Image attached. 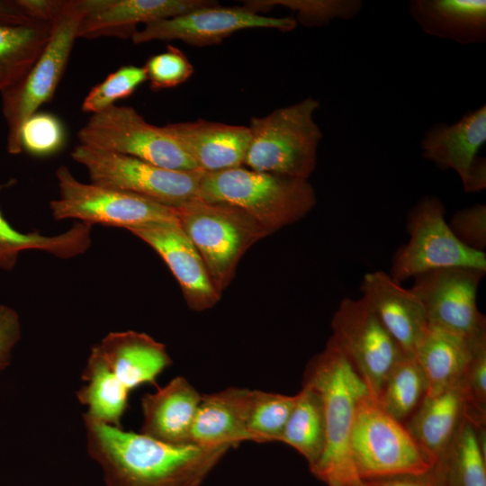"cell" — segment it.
Returning <instances> with one entry per match:
<instances>
[{"instance_id":"obj_28","label":"cell","mask_w":486,"mask_h":486,"mask_svg":"<svg viewBox=\"0 0 486 486\" xmlns=\"http://www.w3.org/2000/svg\"><path fill=\"white\" fill-rule=\"evenodd\" d=\"M485 424L465 415L457 435L434 466L446 486H486Z\"/></svg>"},{"instance_id":"obj_15","label":"cell","mask_w":486,"mask_h":486,"mask_svg":"<svg viewBox=\"0 0 486 486\" xmlns=\"http://www.w3.org/2000/svg\"><path fill=\"white\" fill-rule=\"evenodd\" d=\"M486 142V106L469 111L453 124L436 123L424 134L422 156L440 169L454 170L467 193L486 186V161L478 152Z\"/></svg>"},{"instance_id":"obj_20","label":"cell","mask_w":486,"mask_h":486,"mask_svg":"<svg viewBox=\"0 0 486 486\" xmlns=\"http://www.w3.org/2000/svg\"><path fill=\"white\" fill-rule=\"evenodd\" d=\"M202 395L182 376H176L140 400L143 414L141 434L159 442L190 444L194 419Z\"/></svg>"},{"instance_id":"obj_32","label":"cell","mask_w":486,"mask_h":486,"mask_svg":"<svg viewBox=\"0 0 486 486\" xmlns=\"http://www.w3.org/2000/svg\"><path fill=\"white\" fill-rule=\"evenodd\" d=\"M295 400L296 394L290 396L251 390L247 415L249 441L280 442Z\"/></svg>"},{"instance_id":"obj_11","label":"cell","mask_w":486,"mask_h":486,"mask_svg":"<svg viewBox=\"0 0 486 486\" xmlns=\"http://www.w3.org/2000/svg\"><path fill=\"white\" fill-rule=\"evenodd\" d=\"M79 144L132 157L174 170L198 169L163 126L150 124L130 106L113 104L92 114L77 132Z\"/></svg>"},{"instance_id":"obj_10","label":"cell","mask_w":486,"mask_h":486,"mask_svg":"<svg viewBox=\"0 0 486 486\" xmlns=\"http://www.w3.org/2000/svg\"><path fill=\"white\" fill-rule=\"evenodd\" d=\"M408 242L394 254L391 277L398 284L423 273L447 267L486 272V254L462 244L445 219L440 199L426 195L408 215Z\"/></svg>"},{"instance_id":"obj_39","label":"cell","mask_w":486,"mask_h":486,"mask_svg":"<svg viewBox=\"0 0 486 486\" xmlns=\"http://www.w3.org/2000/svg\"><path fill=\"white\" fill-rule=\"evenodd\" d=\"M21 320L17 311L0 304V372L9 366L12 353L21 338Z\"/></svg>"},{"instance_id":"obj_23","label":"cell","mask_w":486,"mask_h":486,"mask_svg":"<svg viewBox=\"0 0 486 486\" xmlns=\"http://www.w3.org/2000/svg\"><path fill=\"white\" fill-rule=\"evenodd\" d=\"M467 400L461 383L427 395L404 423L436 466L446 454L465 418Z\"/></svg>"},{"instance_id":"obj_30","label":"cell","mask_w":486,"mask_h":486,"mask_svg":"<svg viewBox=\"0 0 486 486\" xmlns=\"http://www.w3.org/2000/svg\"><path fill=\"white\" fill-rule=\"evenodd\" d=\"M280 442L294 448L308 462L310 470L321 457L326 446L323 405L318 392L302 383L296 394Z\"/></svg>"},{"instance_id":"obj_41","label":"cell","mask_w":486,"mask_h":486,"mask_svg":"<svg viewBox=\"0 0 486 486\" xmlns=\"http://www.w3.org/2000/svg\"><path fill=\"white\" fill-rule=\"evenodd\" d=\"M18 3L32 19L50 22L63 0H18Z\"/></svg>"},{"instance_id":"obj_42","label":"cell","mask_w":486,"mask_h":486,"mask_svg":"<svg viewBox=\"0 0 486 486\" xmlns=\"http://www.w3.org/2000/svg\"><path fill=\"white\" fill-rule=\"evenodd\" d=\"M36 22L29 16L18 0H0V25L17 26Z\"/></svg>"},{"instance_id":"obj_9","label":"cell","mask_w":486,"mask_h":486,"mask_svg":"<svg viewBox=\"0 0 486 486\" xmlns=\"http://www.w3.org/2000/svg\"><path fill=\"white\" fill-rule=\"evenodd\" d=\"M58 197L50 202L55 220L75 219L89 225L126 230L153 222L178 221L177 210L119 189L86 184L64 165L56 170Z\"/></svg>"},{"instance_id":"obj_18","label":"cell","mask_w":486,"mask_h":486,"mask_svg":"<svg viewBox=\"0 0 486 486\" xmlns=\"http://www.w3.org/2000/svg\"><path fill=\"white\" fill-rule=\"evenodd\" d=\"M361 292L362 298L403 352L414 356L428 328L419 299L380 270L364 274Z\"/></svg>"},{"instance_id":"obj_22","label":"cell","mask_w":486,"mask_h":486,"mask_svg":"<svg viewBox=\"0 0 486 486\" xmlns=\"http://www.w3.org/2000/svg\"><path fill=\"white\" fill-rule=\"evenodd\" d=\"M97 346L109 367L130 392L146 383H155L172 364L165 345L142 332H111Z\"/></svg>"},{"instance_id":"obj_26","label":"cell","mask_w":486,"mask_h":486,"mask_svg":"<svg viewBox=\"0 0 486 486\" xmlns=\"http://www.w3.org/2000/svg\"><path fill=\"white\" fill-rule=\"evenodd\" d=\"M16 184L15 179L0 183V192ZM92 244V225L77 221L65 232L44 236L22 232L13 227L0 210V270L11 272L19 256L26 250H40L56 257L68 259L86 252Z\"/></svg>"},{"instance_id":"obj_40","label":"cell","mask_w":486,"mask_h":486,"mask_svg":"<svg viewBox=\"0 0 486 486\" xmlns=\"http://www.w3.org/2000/svg\"><path fill=\"white\" fill-rule=\"evenodd\" d=\"M364 482L368 486H446L441 474L435 467L425 474L400 475Z\"/></svg>"},{"instance_id":"obj_34","label":"cell","mask_w":486,"mask_h":486,"mask_svg":"<svg viewBox=\"0 0 486 486\" xmlns=\"http://www.w3.org/2000/svg\"><path fill=\"white\" fill-rule=\"evenodd\" d=\"M145 81L147 74L143 67L122 66L90 89L82 102V112L91 115L100 112L116 101L130 96Z\"/></svg>"},{"instance_id":"obj_17","label":"cell","mask_w":486,"mask_h":486,"mask_svg":"<svg viewBox=\"0 0 486 486\" xmlns=\"http://www.w3.org/2000/svg\"><path fill=\"white\" fill-rule=\"evenodd\" d=\"M208 0H83L77 39H131L140 23L177 16L212 4Z\"/></svg>"},{"instance_id":"obj_33","label":"cell","mask_w":486,"mask_h":486,"mask_svg":"<svg viewBox=\"0 0 486 486\" xmlns=\"http://www.w3.org/2000/svg\"><path fill=\"white\" fill-rule=\"evenodd\" d=\"M244 3V6L257 14L274 6L288 8L296 14V22L309 27L325 26L335 19H353L363 6L359 0H255Z\"/></svg>"},{"instance_id":"obj_12","label":"cell","mask_w":486,"mask_h":486,"mask_svg":"<svg viewBox=\"0 0 486 486\" xmlns=\"http://www.w3.org/2000/svg\"><path fill=\"white\" fill-rule=\"evenodd\" d=\"M330 338L376 400L389 373L406 353L361 297L344 298L331 320Z\"/></svg>"},{"instance_id":"obj_19","label":"cell","mask_w":486,"mask_h":486,"mask_svg":"<svg viewBox=\"0 0 486 486\" xmlns=\"http://www.w3.org/2000/svg\"><path fill=\"white\" fill-rule=\"evenodd\" d=\"M163 127L203 172L243 166L250 143L248 126L197 120Z\"/></svg>"},{"instance_id":"obj_4","label":"cell","mask_w":486,"mask_h":486,"mask_svg":"<svg viewBox=\"0 0 486 486\" xmlns=\"http://www.w3.org/2000/svg\"><path fill=\"white\" fill-rule=\"evenodd\" d=\"M320 102L312 96L249 122L248 168L308 180L317 164L322 132L313 116Z\"/></svg>"},{"instance_id":"obj_31","label":"cell","mask_w":486,"mask_h":486,"mask_svg":"<svg viewBox=\"0 0 486 486\" xmlns=\"http://www.w3.org/2000/svg\"><path fill=\"white\" fill-rule=\"evenodd\" d=\"M427 393L428 383L419 364L413 355L404 354L386 377L376 401L388 415L404 424Z\"/></svg>"},{"instance_id":"obj_14","label":"cell","mask_w":486,"mask_h":486,"mask_svg":"<svg viewBox=\"0 0 486 486\" xmlns=\"http://www.w3.org/2000/svg\"><path fill=\"white\" fill-rule=\"evenodd\" d=\"M292 17H270L246 6L222 7L215 2L188 13L157 20L138 30L131 40L140 44L152 40H181L203 47L220 43L231 34L246 29L263 28L290 32L296 27Z\"/></svg>"},{"instance_id":"obj_13","label":"cell","mask_w":486,"mask_h":486,"mask_svg":"<svg viewBox=\"0 0 486 486\" xmlns=\"http://www.w3.org/2000/svg\"><path fill=\"white\" fill-rule=\"evenodd\" d=\"M485 273L470 267L435 269L415 276L410 289L423 304L429 326L476 340L486 337V319L477 306Z\"/></svg>"},{"instance_id":"obj_36","label":"cell","mask_w":486,"mask_h":486,"mask_svg":"<svg viewBox=\"0 0 486 486\" xmlns=\"http://www.w3.org/2000/svg\"><path fill=\"white\" fill-rule=\"evenodd\" d=\"M153 91L176 87L194 74V66L178 48L167 45L166 51L149 57L143 66Z\"/></svg>"},{"instance_id":"obj_3","label":"cell","mask_w":486,"mask_h":486,"mask_svg":"<svg viewBox=\"0 0 486 486\" xmlns=\"http://www.w3.org/2000/svg\"><path fill=\"white\" fill-rule=\"evenodd\" d=\"M199 198L238 207L269 234L303 218L317 202L315 191L308 180L244 166L204 172Z\"/></svg>"},{"instance_id":"obj_2","label":"cell","mask_w":486,"mask_h":486,"mask_svg":"<svg viewBox=\"0 0 486 486\" xmlns=\"http://www.w3.org/2000/svg\"><path fill=\"white\" fill-rule=\"evenodd\" d=\"M302 383L320 394L326 428L324 452L310 472L328 486H353L361 480L351 456V434L358 404L369 391L330 338L309 361Z\"/></svg>"},{"instance_id":"obj_7","label":"cell","mask_w":486,"mask_h":486,"mask_svg":"<svg viewBox=\"0 0 486 486\" xmlns=\"http://www.w3.org/2000/svg\"><path fill=\"white\" fill-rule=\"evenodd\" d=\"M350 451L362 481L420 475L434 467L406 426L388 415L370 395L358 404Z\"/></svg>"},{"instance_id":"obj_6","label":"cell","mask_w":486,"mask_h":486,"mask_svg":"<svg viewBox=\"0 0 486 486\" xmlns=\"http://www.w3.org/2000/svg\"><path fill=\"white\" fill-rule=\"evenodd\" d=\"M176 210L179 225L199 252L220 295L246 251L270 235L253 218L230 204L196 198Z\"/></svg>"},{"instance_id":"obj_35","label":"cell","mask_w":486,"mask_h":486,"mask_svg":"<svg viewBox=\"0 0 486 486\" xmlns=\"http://www.w3.org/2000/svg\"><path fill=\"white\" fill-rule=\"evenodd\" d=\"M20 142L22 152L39 158L53 156L66 145V128L55 114L36 112L22 125Z\"/></svg>"},{"instance_id":"obj_27","label":"cell","mask_w":486,"mask_h":486,"mask_svg":"<svg viewBox=\"0 0 486 486\" xmlns=\"http://www.w3.org/2000/svg\"><path fill=\"white\" fill-rule=\"evenodd\" d=\"M82 379L86 383L77 391L76 397L87 407L83 417L122 428V418L129 406L130 391L109 367L97 345L91 349Z\"/></svg>"},{"instance_id":"obj_43","label":"cell","mask_w":486,"mask_h":486,"mask_svg":"<svg viewBox=\"0 0 486 486\" xmlns=\"http://www.w3.org/2000/svg\"><path fill=\"white\" fill-rule=\"evenodd\" d=\"M353 486H368V485L364 481L361 480L358 482H356V484H354Z\"/></svg>"},{"instance_id":"obj_16","label":"cell","mask_w":486,"mask_h":486,"mask_svg":"<svg viewBox=\"0 0 486 486\" xmlns=\"http://www.w3.org/2000/svg\"><path fill=\"white\" fill-rule=\"evenodd\" d=\"M150 246L178 282L188 307L202 311L220 298L199 252L178 221L145 224L128 230Z\"/></svg>"},{"instance_id":"obj_29","label":"cell","mask_w":486,"mask_h":486,"mask_svg":"<svg viewBox=\"0 0 486 486\" xmlns=\"http://www.w3.org/2000/svg\"><path fill=\"white\" fill-rule=\"evenodd\" d=\"M51 22L0 25V93L18 84L45 49Z\"/></svg>"},{"instance_id":"obj_38","label":"cell","mask_w":486,"mask_h":486,"mask_svg":"<svg viewBox=\"0 0 486 486\" xmlns=\"http://www.w3.org/2000/svg\"><path fill=\"white\" fill-rule=\"evenodd\" d=\"M456 238L478 251L486 248V205L476 203L455 212L448 222Z\"/></svg>"},{"instance_id":"obj_37","label":"cell","mask_w":486,"mask_h":486,"mask_svg":"<svg viewBox=\"0 0 486 486\" xmlns=\"http://www.w3.org/2000/svg\"><path fill=\"white\" fill-rule=\"evenodd\" d=\"M467 400L466 415L486 424V338L478 340L461 382Z\"/></svg>"},{"instance_id":"obj_21","label":"cell","mask_w":486,"mask_h":486,"mask_svg":"<svg viewBox=\"0 0 486 486\" xmlns=\"http://www.w3.org/2000/svg\"><path fill=\"white\" fill-rule=\"evenodd\" d=\"M250 389L230 387L202 395L190 435V444L231 448L249 441L247 415Z\"/></svg>"},{"instance_id":"obj_1","label":"cell","mask_w":486,"mask_h":486,"mask_svg":"<svg viewBox=\"0 0 486 486\" xmlns=\"http://www.w3.org/2000/svg\"><path fill=\"white\" fill-rule=\"evenodd\" d=\"M89 455L106 486H201L227 447L167 445L83 417Z\"/></svg>"},{"instance_id":"obj_25","label":"cell","mask_w":486,"mask_h":486,"mask_svg":"<svg viewBox=\"0 0 486 486\" xmlns=\"http://www.w3.org/2000/svg\"><path fill=\"white\" fill-rule=\"evenodd\" d=\"M483 338L470 340L428 325L414 355L427 380V395L437 394L461 383L471 363L474 345Z\"/></svg>"},{"instance_id":"obj_8","label":"cell","mask_w":486,"mask_h":486,"mask_svg":"<svg viewBox=\"0 0 486 486\" xmlns=\"http://www.w3.org/2000/svg\"><path fill=\"white\" fill-rule=\"evenodd\" d=\"M70 155L86 169L92 184L135 194L174 209L199 198L204 173L200 169H168L80 144Z\"/></svg>"},{"instance_id":"obj_24","label":"cell","mask_w":486,"mask_h":486,"mask_svg":"<svg viewBox=\"0 0 486 486\" xmlns=\"http://www.w3.org/2000/svg\"><path fill=\"white\" fill-rule=\"evenodd\" d=\"M409 12L431 36L464 45L486 40L485 0H413Z\"/></svg>"},{"instance_id":"obj_5","label":"cell","mask_w":486,"mask_h":486,"mask_svg":"<svg viewBox=\"0 0 486 486\" xmlns=\"http://www.w3.org/2000/svg\"><path fill=\"white\" fill-rule=\"evenodd\" d=\"M84 15L83 0H63L50 22V38L38 59L18 84L0 93L9 154L22 153L20 142L22 125L42 104L52 100L68 63Z\"/></svg>"}]
</instances>
